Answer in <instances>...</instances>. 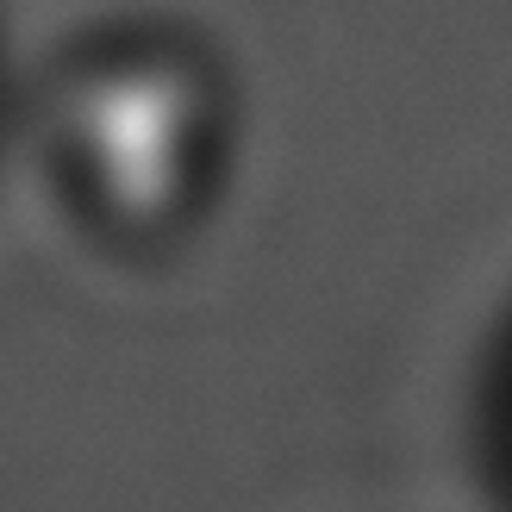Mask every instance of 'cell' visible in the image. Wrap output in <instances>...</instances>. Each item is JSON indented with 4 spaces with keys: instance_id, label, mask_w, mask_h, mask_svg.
Wrapping results in <instances>:
<instances>
[{
    "instance_id": "1",
    "label": "cell",
    "mask_w": 512,
    "mask_h": 512,
    "mask_svg": "<svg viewBox=\"0 0 512 512\" xmlns=\"http://www.w3.org/2000/svg\"><path fill=\"white\" fill-rule=\"evenodd\" d=\"M94 150L113 188L157 194L182 157V100L163 82H119L94 100Z\"/></svg>"
}]
</instances>
